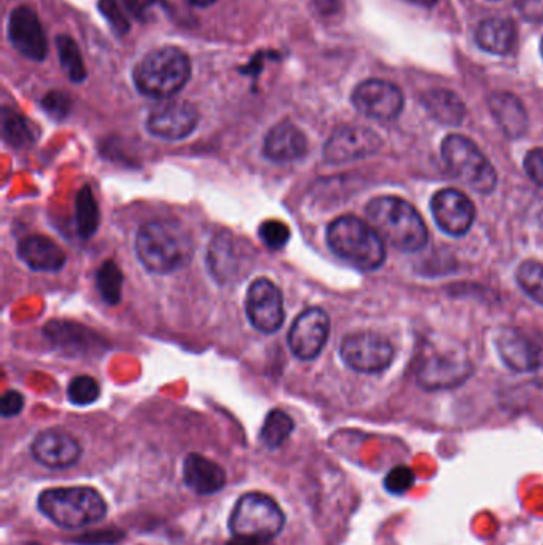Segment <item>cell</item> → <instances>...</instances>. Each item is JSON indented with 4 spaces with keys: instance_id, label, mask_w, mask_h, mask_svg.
Instances as JSON below:
<instances>
[{
    "instance_id": "1",
    "label": "cell",
    "mask_w": 543,
    "mask_h": 545,
    "mask_svg": "<svg viewBox=\"0 0 543 545\" xmlns=\"http://www.w3.org/2000/svg\"><path fill=\"white\" fill-rule=\"evenodd\" d=\"M368 224L395 251L415 254L429 243V230L421 214L399 197H378L367 204Z\"/></svg>"
},
{
    "instance_id": "2",
    "label": "cell",
    "mask_w": 543,
    "mask_h": 545,
    "mask_svg": "<svg viewBox=\"0 0 543 545\" xmlns=\"http://www.w3.org/2000/svg\"><path fill=\"white\" fill-rule=\"evenodd\" d=\"M43 517L63 530H82L107 517L109 507L91 487H58L43 490L37 499Z\"/></svg>"
},
{
    "instance_id": "3",
    "label": "cell",
    "mask_w": 543,
    "mask_h": 545,
    "mask_svg": "<svg viewBox=\"0 0 543 545\" xmlns=\"http://www.w3.org/2000/svg\"><path fill=\"white\" fill-rule=\"evenodd\" d=\"M136 252L145 270L168 275L192 259L193 248L190 236L179 225L150 220L137 232Z\"/></svg>"
},
{
    "instance_id": "4",
    "label": "cell",
    "mask_w": 543,
    "mask_h": 545,
    "mask_svg": "<svg viewBox=\"0 0 543 545\" xmlns=\"http://www.w3.org/2000/svg\"><path fill=\"white\" fill-rule=\"evenodd\" d=\"M330 251L360 271H375L386 262V243L372 225L356 216H341L327 227Z\"/></svg>"
},
{
    "instance_id": "5",
    "label": "cell",
    "mask_w": 543,
    "mask_h": 545,
    "mask_svg": "<svg viewBox=\"0 0 543 545\" xmlns=\"http://www.w3.org/2000/svg\"><path fill=\"white\" fill-rule=\"evenodd\" d=\"M192 66L187 53L177 47L150 51L134 69V85L142 95L153 99H168L187 85Z\"/></svg>"
},
{
    "instance_id": "6",
    "label": "cell",
    "mask_w": 543,
    "mask_h": 545,
    "mask_svg": "<svg viewBox=\"0 0 543 545\" xmlns=\"http://www.w3.org/2000/svg\"><path fill=\"white\" fill-rule=\"evenodd\" d=\"M286 526V514L278 502L263 493H246L236 501L228 518L233 538L271 542Z\"/></svg>"
},
{
    "instance_id": "7",
    "label": "cell",
    "mask_w": 543,
    "mask_h": 545,
    "mask_svg": "<svg viewBox=\"0 0 543 545\" xmlns=\"http://www.w3.org/2000/svg\"><path fill=\"white\" fill-rule=\"evenodd\" d=\"M442 157L453 176L473 192L489 195L497 187V173L472 139L450 134L442 142Z\"/></svg>"
},
{
    "instance_id": "8",
    "label": "cell",
    "mask_w": 543,
    "mask_h": 545,
    "mask_svg": "<svg viewBox=\"0 0 543 545\" xmlns=\"http://www.w3.org/2000/svg\"><path fill=\"white\" fill-rule=\"evenodd\" d=\"M340 356L344 364L354 372L375 375L391 367L395 349L383 335L357 332L348 335L341 342Z\"/></svg>"
},
{
    "instance_id": "9",
    "label": "cell",
    "mask_w": 543,
    "mask_h": 545,
    "mask_svg": "<svg viewBox=\"0 0 543 545\" xmlns=\"http://www.w3.org/2000/svg\"><path fill=\"white\" fill-rule=\"evenodd\" d=\"M246 313L252 327L262 334H274L286 319L279 287L266 278L255 279L247 289Z\"/></svg>"
},
{
    "instance_id": "10",
    "label": "cell",
    "mask_w": 543,
    "mask_h": 545,
    "mask_svg": "<svg viewBox=\"0 0 543 545\" xmlns=\"http://www.w3.org/2000/svg\"><path fill=\"white\" fill-rule=\"evenodd\" d=\"M497 353L508 369L515 373H531L537 385L543 386V348L532 338L513 327H504L496 337Z\"/></svg>"
},
{
    "instance_id": "11",
    "label": "cell",
    "mask_w": 543,
    "mask_h": 545,
    "mask_svg": "<svg viewBox=\"0 0 543 545\" xmlns=\"http://www.w3.org/2000/svg\"><path fill=\"white\" fill-rule=\"evenodd\" d=\"M430 212L437 227L454 238L467 235L477 217L473 201L461 190L451 187L434 193L430 200Z\"/></svg>"
},
{
    "instance_id": "12",
    "label": "cell",
    "mask_w": 543,
    "mask_h": 545,
    "mask_svg": "<svg viewBox=\"0 0 543 545\" xmlns=\"http://www.w3.org/2000/svg\"><path fill=\"white\" fill-rule=\"evenodd\" d=\"M352 104L365 117L391 122L402 114L403 93L394 83L386 80H365L352 93Z\"/></svg>"
},
{
    "instance_id": "13",
    "label": "cell",
    "mask_w": 543,
    "mask_h": 545,
    "mask_svg": "<svg viewBox=\"0 0 543 545\" xmlns=\"http://www.w3.org/2000/svg\"><path fill=\"white\" fill-rule=\"evenodd\" d=\"M383 141L375 131L365 126L343 125L336 128L325 142V160L333 165H343L349 161L372 157L381 149Z\"/></svg>"
},
{
    "instance_id": "14",
    "label": "cell",
    "mask_w": 543,
    "mask_h": 545,
    "mask_svg": "<svg viewBox=\"0 0 543 545\" xmlns=\"http://www.w3.org/2000/svg\"><path fill=\"white\" fill-rule=\"evenodd\" d=\"M330 318L322 308H308L298 314L289 330L290 351L300 361H313L329 340Z\"/></svg>"
},
{
    "instance_id": "15",
    "label": "cell",
    "mask_w": 543,
    "mask_h": 545,
    "mask_svg": "<svg viewBox=\"0 0 543 545\" xmlns=\"http://www.w3.org/2000/svg\"><path fill=\"white\" fill-rule=\"evenodd\" d=\"M472 372V364L465 356L432 353L419 365L418 383L427 391L458 388Z\"/></svg>"
},
{
    "instance_id": "16",
    "label": "cell",
    "mask_w": 543,
    "mask_h": 545,
    "mask_svg": "<svg viewBox=\"0 0 543 545\" xmlns=\"http://www.w3.org/2000/svg\"><path fill=\"white\" fill-rule=\"evenodd\" d=\"M83 448L79 440L61 429L40 432L31 444L32 458L40 466L53 471H64L75 466L82 458Z\"/></svg>"
},
{
    "instance_id": "17",
    "label": "cell",
    "mask_w": 543,
    "mask_h": 545,
    "mask_svg": "<svg viewBox=\"0 0 543 545\" xmlns=\"http://www.w3.org/2000/svg\"><path fill=\"white\" fill-rule=\"evenodd\" d=\"M200 114L187 101L166 102L153 110L147 118V130L155 138L165 141H182L196 130Z\"/></svg>"
},
{
    "instance_id": "18",
    "label": "cell",
    "mask_w": 543,
    "mask_h": 545,
    "mask_svg": "<svg viewBox=\"0 0 543 545\" xmlns=\"http://www.w3.org/2000/svg\"><path fill=\"white\" fill-rule=\"evenodd\" d=\"M8 37L21 55L32 61H43L47 56L48 44L42 24L32 8L21 5L13 10L8 20Z\"/></svg>"
},
{
    "instance_id": "19",
    "label": "cell",
    "mask_w": 543,
    "mask_h": 545,
    "mask_svg": "<svg viewBox=\"0 0 543 545\" xmlns=\"http://www.w3.org/2000/svg\"><path fill=\"white\" fill-rule=\"evenodd\" d=\"M182 479L185 487L198 496H211L219 493L227 485V472L212 459L190 453L182 463Z\"/></svg>"
},
{
    "instance_id": "20",
    "label": "cell",
    "mask_w": 543,
    "mask_h": 545,
    "mask_svg": "<svg viewBox=\"0 0 543 545\" xmlns=\"http://www.w3.org/2000/svg\"><path fill=\"white\" fill-rule=\"evenodd\" d=\"M306 152H308V139L305 133L290 122L273 126L263 142L265 157L278 163L300 160L301 157H305Z\"/></svg>"
},
{
    "instance_id": "21",
    "label": "cell",
    "mask_w": 543,
    "mask_h": 545,
    "mask_svg": "<svg viewBox=\"0 0 543 545\" xmlns=\"http://www.w3.org/2000/svg\"><path fill=\"white\" fill-rule=\"evenodd\" d=\"M18 255L31 270L55 273L66 265V252L47 236L32 235L18 244Z\"/></svg>"
},
{
    "instance_id": "22",
    "label": "cell",
    "mask_w": 543,
    "mask_h": 545,
    "mask_svg": "<svg viewBox=\"0 0 543 545\" xmlns=\"http://www.w3.org/2000/svg\"><path fill=\"white\" fill-rule=\"evenodd\" d=\"M489 110L508 138H521L528 131V112L523 102L512 93H494L489 98Z\"/></svg>"
},
{
    "instance_id": "23",
    "label": "cell",
    "mask_w": 543,
    "mask_h": 545,
    "mask_svg": "<svg viewBox=\"0 0 543 545\" xmlns=\"http://www.w3.org/2000/svg\"><path fill=\"white\" fill-rule=\"evenodd\" d=\"M421 101L435 122L446 126H459L464 122L465 104L453 91L435 88L424 93Z\"/></svg>"
},
{
    "instance_id": "24",
    "label": "cell",
    "mask_w": 543,
    "mask_h": 545,
    "mask_svg": "<svg viewBox=\"0 0 543 545\" xmlns=\"http://www.w3.org/2000/svg\"><path fill=\"white\" fill-rule=\"evenodd\" d=\"M477 44L493 55H507L516 44V28L507 18H489L477 29Z\"/></svg>"
},
{
    "instance_id": "25",
    "label": "cell",
    "mask_w": 543,
    "mask_h": 545,
    "mask_svg": "<svg viewBox=\"0 0 543 545\" xmlns=\"http://www.w3.org/2000/svg\"><path fill=\"white\" fill-rule=\"evenodd\" d=\"M209 268L219 281H228L231 276L238 275L239 259L230 235L215 236L209 248Z\"/></svg>"
},
{
    "instance_id": "26",
    "label": "cell",
    "mask_w": 543,
    "mask_h": 545,
    "mask_svg": "<svg viewBox=\"0 0 543 545\" xmlns=\"http://www.w3.org/2000/svg\"><path fill=\"white\" fill-rule=\"evenodd\" d=\"M101 222L98 201L94 198L90 185H83L75 197V228L80 238L88 240L98 232Z\"/></svg>"
},
{
    "instance_id": "27",
    "label": "cell",
    "mask_w": 543,
    "mask_h": 545,
    "mask_svg": "<svg viewBox=\"0 0 543 545\" xmlns=\"http://www.w3.org/2000/svg\"><path fill=\"white\" fill-rule=\"evenodd\" d=\"M293 429L295 423L292 418L286 412L274 408L266 415L265 423L260 429V442L268 450H278L292 436Z\"/></svg>"
},
{
    "instance_id": "28",
    "label": "cell",
    "mask_w": 543,
    "mask_h": 545,
    "mask_svg": "<svg viewBox=\"0 0 543 545\" xmlns=\"http://www.w3.org/2000/svg\"><path fill=\"white\" fill-rule=\"evenodd\" d=\"M96 286L107 305H117L122 300L123 275L117 263L112 260L102 263L96 275Z\"/></svg>"
},
{
    "instance_id": "29",
    "label": "cell",
    "mask_w": 543,
    "mask_h": 545,
    "mask_svg": "<svg viewBox=\"0 0 543 545\" xmlns=\"http://www.w3.org/2000/svg\"><path fill=\"white\" fill-rule=\"evenodd\" d=\"M58 47L59 61L66 71L67 77L72 82H83L86 79L85 64H83L82 55H80L79 47L75 44L71 37L59 36L56 40Z\"/></svg>"
},
{
    "instance_id": "30",
    "label": "cell",
    "mask_w": 543,
    "mask_h": 545,
    "mask_svg": "<svg viewBox=\"0 0 543 545\" xmlns=\"http://www.w3.org/2000/svg\"><path fill=\"white\" fill-rule=\"evenodd\" d=\"M516 281L534 302L543 306V265L536 260H526L516 270Z\"/></svg>"
},
{
    "instance_id": "31",
    "label": "cell",
    "mask_w": 543,
    "mask_h": 545,
    "mask_svg": "<svg viewBox=\"0 0 543 545\" xmlns=\"http://www.w3.org/2000/svg\"><path fill=\"white\" fill-rule=\"evenodd\" d=\"M2 130H4V139L12 147L21 149V147L31 146L34 142V134L28 123L20 115L15 114L12 110L4 109L2 115Z\"/></svg>"
},
{
    "instance_id": "32",
    "label": "cell",
    "mask_w": 543,
    "mask_h": 545,
    "mask_svg": "<svg viewBox=\"0 0 543 545\" xmlns=\"http://www.w3.org/2000/svg\"><path fill=\"white\" fill-rule=\"evenodd\" d=\"M99 396H101V386L98 381L88 375L75 377L67 386V397L72 404L79 405V407L94 404Z\"/></svg>"
},
{
    "instance_id": "33",
    "label": "cell",
    "mask_w": 543,
    "mask_h": 545,
    "mask_svg": "<svg viewBox=\"0 0 543 545\" xmlns=\"http://www.w3.org/2000/svg\"><path fill=\"white\" fill-rule=\"evenodd\" d=\"M258 238L271 251H279L290 241V228L281 220H265L258 227Z\"/></svg>"
},
{
    "instance_id": "34",
    "label": "cell",
    "mask_w": 543,
    "mask_h": 545,
    "mask_svg": "<svg viewBox=\"0 0 543 545\" xmlns=\"http://www.w3.org/2000/svg\"><path fill=\"white\" fill-rule=\"evenodd\" d=\"M126 533L117 526H109L102 530L86 531L79 538L71 539L75 545H118L125 541Z\"/></svg>"
},
{
    "instance_id": "35",
    "label": "cell",
    "mask_w": 543,
    "mask_h": 545,
    "mask_svg": "<svg viewBox=\"0 0 543 545\" xmlns=\"http://www.w3.org/2000/svg\"><path fill=\"white\" fill-rule=\"evenodd\" d=\"M416 475L411 471L410 467L397 466L389 471L384 479V488H386L391 495L402 496L411 490V487L415 485Z\"/></svg>"
},
{
    "instance_id": "36",
    "label": "cell",
    "mask_w": 543,
    "mask_h": 545,
    "mask_svg": "<svg viewBox=\"0 0 543 545\" xmlns=\"http://www.w3.org/2000/svg\"><path fill=\"white\" fill-rule=\"evenodd\" d=\"M71 106V98L61 91H51L42 99V109L56 120L66 118L71 112Z\"/></svg>"
},
{
    "instance_id": "37",
    "label": "cell",
    "mask_w": 543,
    "mask_h": 545,
    "mask_svg": "<svg viewBox=\"0 0 543 545\" xmlns=\"http://www.w3.org/2000/svg\"><path fill=\"white\" fill-rule=\"evenodd\" d=\"M99 8H101L102 15L106 16V20L109 21L110 26L114 28L118 36H125L126 32L129 31V23L126 20L125 13L122 12V8L118 5V0H101Z\"/></svg>"
},
{
    "instance_id": "38",
    "label": "cell",
    "mask_w": 543,
    "mask_h": 545,
    "mask_svg": "<svg viewBox=\"0 0 543 545\" xmlns=\"http://www.w3.org/2000/svg\"><path fill=\"white\" fill-rule=\"evenodd\" d=\"M524 171L534 184L543 189V147H537L526 153Z\"/></svg>"
},
{
    "instance_id": "39",
    "label": "cell",
    "mask_w": 543,
    "mask_h": 545,
    "mask_svg": "<svg viewBox=\"0 0 543 545\" xmlns=\"http://www.w3.org/2000/svg\"><path fill=\"white\" fill-rule=\"evenodd\" d=\"M515 7L524 20L543 23V0H515Z\"/></svg>"
},
{
    "instance_id": "40",
    "label": "cell",
    "mask_w": 543,
    "mask_h": 545,
    "mask_svg": "<svg viewBox=\"0 0 543 545\" xmlns=\"http://www.w3.org/2000/svg\"><path fill=\"white\" fill-rule=\"evenodd\" d=\"M24 408V397L18 391H7L2 396V416L4 418H12V416L20 415Z\"/></svg>"
},
{
    "instance_id": "41",
    "label": "cell",
    "mask_w": 543,
    "mask_h": 545,
    "mask_svg": "<svg viewBox=\"0 0 543 545\" xmlns=\"http://www.w3.org/2000/svg\"><path fill=\"white\" fill-rule=\"evenodd\" d=\"M123 4L128 8V12L139 21L147 20L150 10L155 5L161 4V0H123Z\"/></svg>"
},
{
    "instance_id": "42",
    "label": "cell",
    "mask_w": 543,
    "mask_h": 545,
    "mask_svg": "<svg viewBox=\"0 0 543 545\" xmlns=\"http://www.w3.org/2000/svg\"><path fill=\"white\" fill-rule=\"evenodd\" d=\"M311 4L316 7L317 12L332 15L340 10L343 0H311Z\"/></svg>"
},
{
    "instance_id": "43",
    "label": "cell",
    "mask_w": 543,
    "mask_h": 545,
    "mask_svg": "<svg viewBox=\"0 0 543 545\" xmlns=\"http://www.w3.org/2000/svg\"><path fill=\"white\" fill-rule=\"evenodd\" d=\"M227 545H271V542L251 538H233L227 542Z\"/></svg>"
},
{
    "instance_id": "44",
    "label": "cell",
    "mask_w": 543,
    "mask_h": 545,
    "mask_svg": "<svg viewBox=\"0 0 543 545\" xmlns=\"http://www.w3.org/2000/svg\"><path fill=\"white\" fill-rule=\"evenodd\" d=\"M410 4L418 5V7L430 8L437 4L438 0H407Z\"/></svg>"
},
{
    "instance_id": "45",
    "label": "cell",
    "mask_w": 543,
    "mask_h": 545,
    "mask_svg": "<svg viewBox=\"0 0 543 545\" xmlns=\"http://www.w3.org/2000/svg\"><path fill=\"white\" fill-rule=\"evenodd\" d=\"M190 4L195 5V7H209V5L214 4L215 0H188Z\"/></svg>"
},
{
    "instance_id": "46",
    "label": "cell",
    "mask_w": 543,
    "mask_h": 545,
    "mask_svg": "<svg viewBox=\"0 0 543 545\" xmlns=\"http://www.w3.org/2000/svg\"><path fill=\"white\" fill-rule=\"evenodd\" d=\"M26 545H42V544H39V542H28V544Z\"/></svg>"
},
{
    "instance_id": "47",
    "label": "cell",
    "mask_w": 543,
    "mask_h": 545,
    "mask_svg": "<svg viewBox=\"0 0 543 545\" xmlns=\"http://www.w3.org/2000/svg\"><path fill=\"white\" fill-rule=\"evenodd\" d=\"M540 50H542V56H543V40H542V44H540Z\"/></svg>"
}]
</instances>
